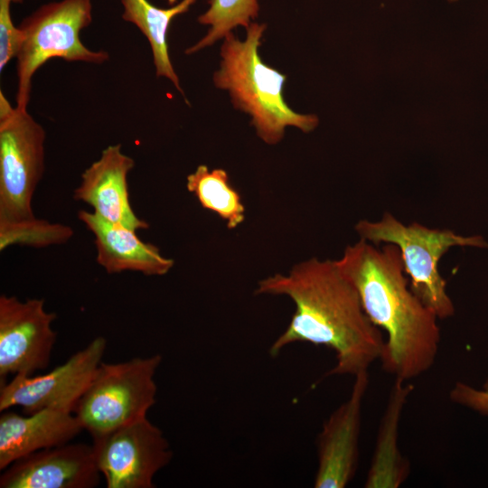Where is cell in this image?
<instances>
[{
	"mask_svg": "<svg viewBox=\"0 0 488 488\" xmlns=\"http://www.w3.org/2000/svg\"><path fill=\"white\" fill-rule=\"evenodd\" d=\"M79 219L95 238L97 262L108 274L135 271L145 276H164L174 267L172 258L142 241L136 231L108 221L93 211H80Z\"/></svg>",
	"mask_w": 488,
	"mask_h": 488,
	"instance_id": "cell-15",
	"label": "cell"
},
{
	"mask_svg": "<svg viewBox=\"0 0 488 488\" xmlns=\"http://www.w3.org/2000/svg\"><path fill=\"white\" fill-rule=\"evenodd\" d=\"M22 2L23 0H0V71L16 57L23 42L22 32L14 25L11 15L12 4Z\"/></svg>",
	"mask_w": 488,
	"mask_h": 488,
	"instance_id": "cell-21",
	"label": "cell"
},
{
	"mask_svg": "<svg viewBox=\"0 0 488 488\" xmlns=\"http://www.w3.org/2000/svg\"><path fill=\"white\" fill-rule=\"evenodd\" d=\"M450 399L488 416V382L483 389H476L465 383L456 382L449 394Z\"/></svg>",
	"mask_w": 488,
	"mask_h": 488,
	"instance_id": "cell-22",
	"label": "cell"
},
{
	"mask_svg": "<svg viewBox=\"0 0 488 488\" xmlns=\"http://www.w3.org/2000/svg\"><path fill=\"white\" fill-rule=\"evenodd\" d=\"M186 188L202 208L224 220L229 229H236L244 221L245 207L225 170H210L207 165L201 164L187 176Z\"/></svg>",
	"mask_w": 488,
	"mask_h": 488,
	"instance_id": "cell-18",
	"label": "cell"
},
{
	"mask_svg": "<svg viewBox=\"0 0 488 488\" xmlns=\"http://www.w3.org/2000/svg\"><path fill=\"white\" fill-rule=\"evenodd\" d=\"M159 354L117 363L100 362L74 414L92 438L146 418L156 402Z\"/></svg>",
	"mask_w": 488,
	"mask_h": 488,
	"instance_id": "cell-6",
	"label": "cell"
},
{
	"mask_svg": "<svg viewBox=\"0 0 488 488\" xmlns=\"http://www.w3.org/2000/svg\"><path fill=\"white\" fill-rule=\"evenodd\" d=\"M101 474L93 446L67 443L22 457L4 470L1 488H93Z\"/></svg>",
	"mask_w": 488,
	"mask_h": 488,
	"instance_id": "cell-12",
	"label": "cell"
},
{
	"mask_svg": "<svg viewBox=\"0 0 488 488\" xmlns=\"http://www.w3.org/2000/svg\"><path fill=\"white\" fill-rule=\"evenodd\" d=\"M369 371L357 374L349 398L324 421L317 437L315 488H344L355 475Z\"/></svg>",
	"mask_w": 488,
	"mask_h": 488,
	"instance_id": "cell-11",
	"label": "cell"
},
{
	"mask_svg": "<svg viewBox=\"0 0 488 488\" xmlns=\"http://www.w3.org/2000/svg\"><path fill=\"white\" fill-rule=\"evenodd\" d=\"M354 229L361 239L375 245L390 243L399 249L410 288L441 320L453 316L455 310L438 268L440 259L455 246L488 249L482 236L464 237L418 222L406 225L390 212H384L376 221L361 220Z\"/></svg>",
	"mask_w": 488,
	"mask_h": 488,
	"instance_id": "cell-4",
	"label": "cell"
},
{
	"mask_svg": "<svg viewBox=\"0 0 488 488\" xmlns=\"http://www.w3.org/2000/svg\"><path fill=\"white\" fill-rule=\"evenodd\" d=\"M107 348L99 336L64 363L38 376H14L1 384L0 411L21 407L25 415L47 408L71 411L92 380Z\"/></svg>",
	"mask_w": 488,
	"mask_h": 488,
	"instance_id": "cell-9",
	"label": "cell"
},
{
	"mask_svg": "<svg viewBox=\"0 0 488 488\" xmlns=\"http://www.w3.org/2000/svg\"><path fill=\"white\" fill-rule=\"evenodd\" d=\"M209 9L198 17V22L210 25L208 33L186 54L195 53L215 43L238 26L247 28L258 15V0H210Z\"/></svg>",
	"mask_w": 488,
	"mask_h": 488,
	"instance_id": "cell-19",
	"label": "cell"
},
{
	"mask_svg": "<svg viewBox=\"0 0 488 488\" xmlns=\"http://www.w3.org/2000/svg\"><path fill=\"white\" fill-rule=\"evenodd\" d=\"M97 466L108 488H153L173 457L168 440L147 417L93 438Z\"/></svg>",
	"mask_w": 488,
	"mask_h": 488,
	"instance_id": "cell-8",
	"label": "cell"
},
{
	"mask_svg": "<svg viewBox=\"0 0 488 488\" xmlns=\"http://www.w3.org/2000/svg\"><path fill=\"white\" fill-rule=\"evenodd\" d=\"M336 261L370 320L386 334L382 370L407 381L429 371L441 343L439 319L410 288L399 249L360 239Z\"/></svg>",
	"mask_w": 488,
	"mask_h": 488,
	"instance_id": "cell-2",
	"label": "cell"
},
{
	"mask_svg": "<svg viewBox=\"0 0 488 488\" xmlns=\"http://www.w3.org/2000/svg\"><path fill=\"white\" fill-rule=\"evenodd\" d=\"M46 133L0 91V226L36 219L32 202L44 173Z\"/></svg>",
	"mask_w": 488,
	"mask_h": 488,
	"instance_id": "cell-7",
	"label": "cell"
},
{
	"mask_svg": "<svg viewBox=\"0 0 488 488\" xmlns=\"http://www.w3.org/2000/svg\"><path fill=\"white\" fill-rule=\"evenodd\" d=\"M83 427L73 411L47 408L25 416H0V469L42 449L70 443Z\"/></svg>",
	"mask_w": 488,
	"mask_h": 488,
	"instance_id": "cell-14",
	"label": "cell"
},
{
	"mask_svg": "<svg viewBox=\"0 0 488 488\" xmlns=\"http://www.w3.org/2000/svg\"><path fill=\"white\" fill-rule=\"evenodd\" d=\"M56 314L47 312L42 299L21 301L0 296V379L9 374L32 376L49 366L56 333Z\"/></svg>",
	"mask_w": 488,
	"mask_h": 488,
	"instance_id": "cell-10",
	"label": "cell"
},
{
	"mask_svg": "<svg viewBox=\"0 0 488 488\" xmlns=\"http://www.w3.org/2000/svg\"><path fill=\"white\" fill-rule=\"evenodd\" d=\"M453 1V0H452Z\"/></svg>",
	"mask_w": 488,
	"mask_h": 488,
	"instance_id": "cell-23",
	"label": "cell"
},
{
	"mask_svg": "<svg viewBox=\"0 0 488 488\" xmlns=\"http://www.w3.org/2000/svg\"><path fill=\"white\" fill-rule=\"evenodd\" d=\"M256 295L285 296L295 305L286 330L269 348L272 357L289 344L309 343L333 351L335 364L326 376L369 371L380 360L385 337L366 314L355 286L336 260L313 258L288 274L258 283Z\"/></svg>",
	"mask_w": 488,
	"mask_h": 488,
	"instance_id": "cell-1",
	"label": "cell"
},
{
	"mask_svg": "<svg viewBox=\"0 0 488 488\" xmlns=\"http://www.w3.org/2000/svg\"><path fill=\"white\" fill-rule=\"evenodd\" d=\"M246 30L244 41L232 32L225 36L214 85L227 90L233 106L249 115L258 136L268 145L279 143L286 127L305 133L314 130L317 117L297 113L287 105L283 97L286 75L267 65L258 54L266 24L251 23Z\"/></svg>",
	"mask_w": 488,
	"mask_h": 488,
	"instance_id": "cell-3",
	"label": "cell"
},
{
	"mask_svg": "<svg viewBox=\"0 0 488 488\" xmlns=\"http://www.w3.org/2000/svg\"><path fill=\"white\" fill-rule=\"evenodd\" d=\"M413 386L395 379L380 421L374 451L364 487L399 488L408 478L410 464L399 446V424Z\"/></svg>",
	"mask_w": 488,
	"mask_h": 488,
	"instance_id": "cell-16",
	"label": "cell"
},
{
	"mask_svg": "<svg viewBox=\"0 0 488 488\" xmlns=\"http://www.w3.org/2000/svg\"><path fill=\"white\" fill-rule=\"evenodd\" d=\"M120 1L122 19L135 24L150 44L156 77L166 78L183 95L169 56L167 33L173 19L185 13L196 0H183L169 8H159L148 0Z\"/></svg>",
	"mask_w": 488,
	"mask_h": 488,
	"instance_id": "cell-17",
	"label": "cell"
},
{
	"mask_svg": "<svg viewBox=\"0 0 488 488\" xmlns=\"http://www.w3.org/2000/svg\"><path fill=\"white\" fill-rule=\"evenodd\" d=\"M92 22L91 0H61L41 5L18 26L23 42L16 54V107L27 109L35 72L53 58L102 64L109 54L85 46L80 33Z\"/></svg>",
	"mask_w": 488,
	"mask_h": 488,
	"instance_id": "cell-5",
	"label": "cell"
},
{
	"mask_svg": "<svg viewBox=\"0 0 488 488\" xmlns=\"http://www.w3.org/2000/svg\"><path fill=\"white\" fill-rule=\"evenodd\" d=\"M73 236L65 224L35 219L32 221L0 226V249L12 245L44 248L66 243Z\"/></svg>",
	"mask_w": 488,
	"mask_h": 488,
	"instance_id": "cell-20",
	"label": "cell"
},
{
	"mask_svg": "<svg viewBox=\"0 0 488 488\" xmlns=\"http://www.w3.org/2000/svg\"><path fill=\"white\" fill-rule=\"evenodd\" d=\"M134 167V159L123 153L120 144L107 146L82 173L74 199L91 206L94 213L108 221L135 231L148 229L149 224L136 216L130 204L127 175Z\"/></svg>",
	"mask_w": 488,
	"mask_h": 488,
	"instance_id": "cell-13",
	"label": "cell"
}]
</instances>
